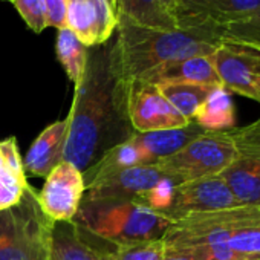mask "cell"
I'll return each instance as SVG.
<instances>
[{"instance_id": "obj_7", "label": "cell", "mask_w": 260, "mask_h": 260, "mask_svg": "<svg viewBox=\"0 0 260 260\" xmlns=\"http://www.w3.org/2000/svg\"><path fill=\"white\" fill-rule=\"evenodd\" d=\"M228 132L236 158L219 176L240 205H260V118Z\"/></svg>"}, {"instance_id": "obj_14", "label": "cell", "mask_w": 260, "mask_h": 260, "mask_svg": "<svg viewBox=\"0 0 260 260\" xmlns=\"http://www.w3.org/2000/svg\"><path fill=\"white\" fill-rule=\"evenodd\" d=\"M66 26L87 48L109 42L116 29V19L106 0H66Z\"/></svg>"}, {"instance_id": "obj_30", "label": "cell", "mask_w": 260, "mask_h": 260, "mask_svg": "<svg viewBox=\"0 0 260 260\" xmlns=\"http://www.w3.org/2000/svg\"><path fill=\"white\" fill-rule=\"evenodd\" d=\"M162 260H196L188 249H169L166 248Z\"/></svg>"}, {"instance_id": "obj_16", "label": "cell", "mask_w": 260, "mask_h": 260, "mask_svg": "<svg viewBox=\"0 0 260 260\" xmlns=\"http://www.w3.org/2000/svg\"><path fill=\"white\" fill-rule=\"evenodd\" d=\"M205 132L207 130L191 121L188 125L179 128L135 134L130 140H132L140 153L141 166H156L159 161L179 152L182 147H185L188 143L204 135Z\"/></svg>"}, {"instance_id": "obj_8", "label": "cell", "mask_w": 260, "mask_h": 260, "mask_svg": "<svg viewBox=\"0 0 260 260\" xmlns=\"http://www.w3.org/2000/svg\"><path fill=\"white\" fill-rule=\"evenodd\" d=\"M211 60L226 90L260 103V48L223 40Z\"/></svg>"}, {"instance_id": "obj_32", "label": "cell", "mask_w": 260, "mask_h": 260, "mask_svg": "<svg viewBox=\"0 0 260 260\" xmlns=\"http://www.w3.org/2000/svg\"><path fill=\"white\" fill-rule=\"evenodd\" d=\"M106 2L109 4V7H110L112 13H113V16H115V0H106Z\"/></svg>"}, {"instance_id": "obj_9", "label": "cell", "mask_w": 260, "mask_h": 260, "mask_svg": "<svg viewBox=\"0 0 260 260\" xmlns=\"http://www.w3.org/2000/svg\"><path fill=\"white\" fill-rule=\"evenodd\" d=\"M127 109L137 134L179 128L191 122L164 98L156 84L143 80L127 81Z\"/></svg>"}, {"instance_id": "obj_34", "label": "cell", "mask_w": 260, "mask_h": 260, "mask_svg": "<svg viewBox=\"0 0 260 260\" xmlns=\"http://www.w3.org/2000/svg\"><path fill=\"white\" fill-rule=\"evenodd\" d=\"M258 83H260V81H258Z\"/></svg>"}, {"instance_id": "obj_3", "label": "cell", "mask_w": 260, "mask_h": 260, "mask_svg": "<svg viewBox=\"0 0 260 260\" xmlns=\"http://www.w3.org/2000/svg\"><path fill=\"white\" fill-rule=\"evenodd\" d=\"M72 222L113 246L162 240L172 225L167 217L138 202L84 199Z\"/></svg>"}, {"instance_id": "obj_11", "label": "cell", "mask_w": 260, "mask_h": 260, "mask_svg": "<svg viewBox=\"0 0 260 260\" xmlns=\"http://www.w3.org/2000/svg\"><path fill=\"white\" fill-rule=\"evenodd\" d=\"M260 0H176L173 17L178 28H217L249 17Z\"/></svg>"}, {"instance_id": "obj_25", "label": "cell", "mask_w": 260, "mask_h": 260, "mask_svg": "<svg viewBox=\"0 0 260 260\" xmlns=\"http://www.w3.org/2000/svg\"><path fill=\"white\" fill-rule=\"evenodd\" d=\"M164 251L162 240L112 246L106 254V260H162Z\"/></svg>"}, {"instance_id": "obj_12", "label": "cell", "mask_w": 260, "mask_h": 260, "mask_svg": "<svg viewBox=\"0 0 260 260\" xmlns=\"http://www.w3.org/2000/svg\"><path fill=\"white\" fill-rule=\"evenodd\" d=\"M86 185L83 173L71 162L61 161L46 178L37 193L40 207L54 222L72 220L77 214Z\"/></svg>"}, {"instance_id": "obj_13", "label": "cell", "mask_w": 260, "mask_h": 260, "mask_svg": "<svg viewBox=\"0 0 260 260\" xmlns=\"http://www.w3.org/2000/svg\"><path fill=\"white\" fill-rule=\"evenodd\" d=\"M164 178L156 166H134L93 181L84 190V201L141 202Z\"/></svg>"}, {"instance_id": "obj_33", "label": "cell", "mask_w": 260, "mask_h": 260, "mask_svg": "<svg viewBox=\"0 0 260 260\" xmlns=\"http://www.w3.org/2000/svg\"><path fill=\"white\" fill-rule=\"evenodd\" d=\"M248 260H260V257H255V258H248Z\"/></svg>"}, {"instance_id": "obj_15", "label": "cell", "mask_w": 260, "mask_h": 260, "mask_svg": "<svg viewBox=\"0 0 260 260\" xmlns=\"http://www.w3.org/2000/svg\"><path fill=\"white\" fill-rule=\"evenodd\" d=\"M112 246L72 220L54 222L49 260H106Z\"/></svg>"}, {"instance_id": "obj_17", "label": "cell", "mask_w": 260, "mask_h": 260, "mask_svg": "<svg viewBox=\"0 0 260 260\" xmlns=\"http://www.w3.org/2000/svg\"><path fill=\"white\" fill-rule=\"evenodd\" d=\"M69 134V119L55 121L48 125L36 138L23 159L25 173L36 178H48V175L64 159V150Z\"/></svg>"}, {"instance_id": "obj_26", "label": "cell", "mask_w": 260, "mask_h": 260, "mask_svg": "<svg viewBox=\"0 0 260 260\" xmlns=\"http://www.w3.org/2000/svg\"><path fill=\"white\" fill-rule=\"evenodd\" d=\"M223 40L239 42L260 48V7L246 19L231 23L222 29Z\"/></svg>"}, {"instance_id": "obj_18", "label": "cell", "mask_w": 260, "mask_h": 260, "mask_svg": "<svg viewBox=\"0 0 260 260\" xmlns=\"http://www.w3.org/2000/svg\"><path fill=\"white\" fill-rule=\"evenodd\" d=\"M141 80L156 86L175 84V83L201 84V86H211V87L222 86L220 78L213 64L211 55H199V57H191V58L166 64L147 74Z\"/></svg>"}, {"instance_id": "obj_4", "label": "cell", "mask_w": 260, "mask_h": 260, "mask_svg": "<svg viewBox=\"0 0 260 260\" xmlns=\"http://www.w3.org/2000/svg\"><path fill=\"white\" fill-rule=\"evenodd\" d=\"M52 225L28 185L16 205L0 211V260H49Z\"/></svg>"}, {"instance_id": "obj_23", "label": "cell", "mask_w": 260, "mask_h": 260, "mask_svg": "<svg viewBox=\"0 0 260 260\" xmlns=\"http://www.w3.org/2000/svg\"><path fill=\"white\" fill-rule=\"evenodd\" d=\"M134 166H141L140 162V153L132 143V140L125 141L121 146L113 147L110 152H107L93 167L86 170L83 173L84 185L87 187L96 179H101L104 176L113 175L116 172H121L124 169L134 167Z\"/></svg>"}, {"instance_id": "obj_21", "label": "cell", "mask_w": 260, "mask_h": 260, "mask_svg": "<svg viewBox=\"0 0 260 260\" xmlns=\"http://www.w3.org/2000/svg\"><path fill=\"white\" fill-rule=\"evenodd\" d=\"M193 121L207 132H226L236 127V107L231 92L216 87L198 109Z\"/></svg>"}, {"instance_id": "obj_24", "label": "cell", "mask_w": 260, "mask_h": 260, "mask_svg": "<svg viewBox=\"0 0 260 260\" xmlns=\"http://www.w3.org/2000/svg\"><path fill=\"white\" fill-rule=\"evenodd\" d=\"M164 98L188 121H193L201 104L208 98V95L216 89L211 86L201 84H159L158 86Z\"/></svg>"}, {"instance_id": "obj_5", "label": "cell", "mask_w": 260, "mask_h": 260, "mask_svg": "<svg viewBox=\"0 0 260 260\" xmlns=\"http://www.w3.org/2000/svg\"><path fill=\"white\" fill-rule=\"evenodd\" d=\"M258 225L260 205H237L176 220L166 231L162 242L169 249L226 243L239 231Z\"/></svg>"}, {"instance_id": "obj_28", "label": "cell", "mask_w": 260, "mask_h": 260, "mask_svg": "<svg viewBox=\"0 0 260 260\" xmlns=\"http://www.w3.org/2000/svg\"><path fill=\"white\" fill-rule=\"evenodd\" d=\"M226 245L240 254L260 257V225L239 231L226 242Z\"/></svg>"}, {"instance_id": "obj_31", "label": "cell", "mask_w": 260, "mask_h": 260, "mask_svg": "<svg viewBox=\"0 0 260 260\" xmlns=\"http://www.w3.org/2000/svg\"><path fill=\"white\" fill-rule=\"evenodd\" d=\"M175 2L176 0H161V4H162V7L173 16V8H175ZM175 19V17H173Z\"/></svg>"}, {"instance_id": "obj_10", "label": "cell", "mask_w": 260, "mask_h": 260, "mask_svg": "<svg viewBox=\"0 0 260 260\" xmlns=\"http://www.w3.org/2000/svg\"><path fill=\"white\" fill-rule=\"evenodd\" d=\"M237 205L240 204L236 201L230 187L217 175L176 185L172 204L166 210L164 217L173 223L193 214L233 208Z\"/></svg>"}, {"instance_id": "obj_2", "label": "cell", "mask_w": 260, "mask_h": 260, "mask_svg": "<svg viewBox=\"0 0 260 260\" xmlns=\"http://www.w3.org/2000/svg\"><path fill=\"white\" fill-rule=\"evenodd\" d=\"M113 48L125 81L141 80L166 64L199 55H213L223 42L217 28L150 29L118 23Z\"/></svg>"}, {"instance_id": "obj_27", "label": "cell", "mask_w": 260, "mask_h": 260, "mask_svg": "<svg viewBox=\"0 0 260 260\" xmlns=\"http://www.w3.org/2000/svg\"><path fill=\"white\" fill-rule=\"evenodd\" d=\"M10 2L36 34H40L48 28L46 7L43 0H10Z\"/></svg>"}, {"instance_id": "obj_20", "label": "cell", "mask_w": 260, "mask_h": 260, "mask_svg": "<svg viewBox=\"0 0 260 260\" xmlns=\"http://www.w3.org/2000/svg\"><path fill=\"white\" fill-rule=\"evenodd\" d=\"M115 19L150 29H178L173 16L162 7L161 0H115Z\"/></svg>"}, {"instance_id": "obj_6", "label": "cell", "mask_w": 260, "mask_h": 260, "mask_svg": "<svg viewBox=\"0 0 260 260\" xmlns=\"http://www.w3.org/2000/svg\"><path fill=\"white\" fill-rule=\"evenodd\" d=\"M236 158L230 132H205L179 152L159 161L156 169L176 185L220 175Z\"/></svg>"}, {"instance_id": "obj_22", "label": "cell", "mask_w": 260, "mask_h": 260, "mask_svg": "<svg viewBox=\"0 0 260 260\" xmlns=\"http://www.w3.org/2000/svg\"><path fill=\"white\" fill-rule=\"evenodd\" d=\"M87 51L89 48L81 43V40L71 28L64 26L58 29L55 42L57 58L60 64L64 68L74 86H78L83 78L87 61Z\"/></svg>"}, {"instance_id": "obj_29", "label": "cell", "mask_w": 260, "mask_h": 260, "mask_svg": "<svg viewBox=\"0 0 260 260\" xmlns=\"http://www.w3.org/2000/svg\"><path fill=\"white\" fill-rule=\"evenodd\" d=\"M46 7L48 26L57 29L66 26V0H43Z\"/></svg>"}, {"instance_id": "obj_19", "label": "cell", "mask_w": 260, "mask_h": 260, "mask_svg": "<svg viewBox=\"0 0 260 260\" xmlns=\"http://www.w3.org/2000/svg\"><path fill=\"white\" fill-rule=\"evenodd\" d=\"M28 185L16 138L0 141V211L16 205Z\"/></svg>"}, {"instance_id": "obj_1", "label": "cell", "mask_w": 260, "mask_h": 260, "mask_svg": "<svg viewBox=\"0 0 260 260\" xmlns=\"http://www.w3.org/2000/svg\"><path fill=\"white\" fill-rule=\"evenodd\" d=\"M68 119L64 161L81 173L137 134L128 118L127 81L116 63L113 40L89 48Z\"/></svg>"}]
</instances>
